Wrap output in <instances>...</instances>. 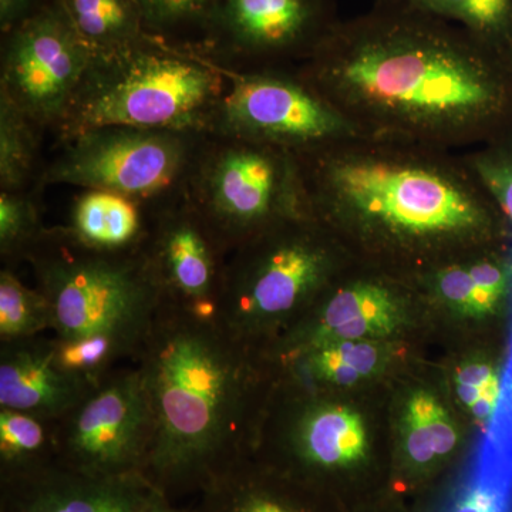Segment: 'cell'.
<instances>
[{"label":"cell","mask_w":512,"mask_h":512,"mask_svg":"<svg viewBox=\"0 0 512 512\" xmlns=\"http://www.w3.org/2000/svg\"><path fill=\"white\" fill-rule=\"evenodd\" d=\"M339 16L335 0H211L194 52L238 72L295 70Z\"/></svg>","instance_id":"cell-9"},{"label":"cell","mask_w":512,"mask_h":512,"mask_svg":"<svg viewBox=\"0 0 512 512\" xmlns=\"http://www.w3.org/2000/svg\"><path fill=\"white\" fill-rule=\"evenodd\" d=\"M148 36L181 49H197L211 0H134Z\"/></svg>","instance_id":"cell-27"},{"label":"cell","mask_w":512,"mask_h":512,"mask_svg":"<svg viewBox=\"0 0 512 512\" xmlns=\"http://www.w3.org/2000/svg\"><path fill=\"white\" fill-rule=\"evenodd\" d=\"M461 156L494 204L512 221V154L493 144Z\"/></svg>","instance_id":"cell-32"},{"label":"cell","mask_w":512,"mask_h":512,"mask_svg":"<svg viewBox=\"0 0 512 512\" xmlns=\"http://www.w3.org/2000/svg\"><path fill=\"white\" fill-rule=\"evenodd\" d=\"M293 156L306 210L332 235L419 251L493 231L497 205L461 154L353 133Z\"/></svg>","instance_id":"cell-3"},{"label":"cell","mask_w":512,"mask_h":512,"mask_svg":"<svg viewBox=\"0 0 512 512\" xmlns=\"http://www.w3.org/2000/svg\"><path fill=\"white\" fill-rule=\"evenodd\" d=\"M402 303L380 279H355L333 289L312 319L282 343L279 355L296 359L333 342L389 336L400 325Z\"/></svg>","instance_id":"cell-15"},{"label":"cell","mask_w":512,"mask_h":512,"mask_svg":"<svg viewBox=\"0 0 512 512\" xmlns=\"http://www.w3.org/2000/svg\"><path fill=\"white\" fill-rule=\"evenodd\" d=\"M194 512H302L249 468L247 458L211 481Z\"/></svg>","instance_id":"cell-21"},{"label":"cell","mask_w":512,"mask_h":512,"mask_svg":"<svg viewBox=\"0 0 512 512\" xmlns=\"http://www.w3.org/2000/svg\"><path fill=\"white\" fill-rule=\"evenodd\" d=\"M55 460L52 421L0 409V477L18 476Z\"/></svg>","instance_id":"cell-22"},{"label":"cell","mask_w":512,"mask_h":512,"mask_svg":"<svg viewBox=\"0 0 512 512\" xmlns=\"http://www.w3.org/2000/svg\"><path fill=\"white\" fill-rule=\"evenodd\" d=\"M477 453L488 463L512 471V349L510 362L501 380L497 412L487 427Z\"/></svg>","instance_id":"cell-34"},{"label":"cell","mask_w":512,"mask_h":512,"mask_svg":"<svg viewBox=\"0 0 512 512\" xmlns=\"http://www.w3.org/2000/svg\"><path fill=\"white\" fill-rule=\"evenodd\" d=\"M64 227L87 247L106 252L133 251L146 239L148 208L117 192L82 190L74 197Z\"/></svg>","instance_id":"cell-18"},{"label":"cell","mask_w":512,"mask_h":512,"mask_svg":"<svg viewBox=\"0 0 512 512\" xmlns=\"http://www.w3.org/2000/svg\"><path fill=\"white\" fill-rule=\"evenodd\" d=\"M26 262L49 302L56 338L104 333L136 355L164 303L143 248L99 251L60 225L46 227Z\"/></svg>","instance_id":"cell-5"},{"label":"cell","mask_w":512,"mask_h":512,"mask_svg":"<svg viewBox=\"0 0 512 512\" xmlns=\"http://www.w3.org/2000/svg\"><path fill=\"white\" fill-rule=\"evenodd\" d=\"M205 134L106 126L60 143L37 184L126 195L147 208L183 197Z\"/></svg>","instance_id":"cell-8"},{"label":"cell","mask_w":512,"mask_h":512,"mask_svg":"<svg viewBox=\"0 0 512 512\" xmlns=\"http://www.w3.org/2000/svg\"><path fill=\"white\" fill-rule=\"evenodd\" d=\"M52 343L57 365L96 386L116 369L117 362L134 357L124 340L104 333L70 339L53 336Z\"/></svg>","instance_id":"cell-28"},{"label":"cell","mask_w":512,"mask_h":512,"mask_svg":"<svg viewBox=\"0 0 512 512\" xmlns=\"http://www.w3.org/2000/svg\"><path fill=\"white\" fill-rule=\"evenodd\" d=\"M453 420L436 397L416 393L404 413V451L414 467H427L457 446Z\"/></svg>","instance_id":"cell-23"},{"label":"cell","mask_w":512,"mask_h":512,"mask_svg":"<svg viewBox=\"0 0 512 512\" xmlns=\"http://www.w3.org/2000/svg\"><path fill=\"white\" fill-rule=\"evenodd\" d=\"M443 512H512V483L468 470Z\"/></svg>","instance_id":"cell-31"},{"label":"cell","mask_w":512,"mask_h":512,"mask_svg":"<svg viewBox=\"0 0 512 512\" xmlns=\"http://www.w3.org/2000/svg\"><path fill=\"white\" fill-rule=\"evenodd\" d=\"M97 386L57 365L52 338L40 335L0 342V409L53 423Z\"/></svg>","instance_id":"cell-16"},{"label":"cell","mask_w":512,"mask_h":512,"mask_svg":"<svg viewBox=\"0 0 512 512\" xmlns=\"http://www.w3.org/2000/svg\"><path fill=\"white\" fill-rule=\"evenodd\" d=\"M52 311L42 292L20 281L12 268L0 271V342L28 339L52 330Z\"/></svg>","instance_id":"cell-26"},{"label":"cell","mask_w":512,"mask_h":512,"mask_svg":"<svg viewBox=\"0 0 512 512\" xmlns=\"http://www.w3.org/2000/svg\"><path fill=\"white\" fill-rule=\"evenodd\" d=\"M456 392L460 402L478 421L490 424L500 403V376L488 363H466L457 370Z\"/></svg>","instance_id":"cell-33"},{"label":"cell","mask_w":512,"mask_h":512,"mask_svg":"<svg viewBox=\"0 0 512 512\" xmlns=\"http://www.w3.org/2000/svg\"><path fill=\"white\" fill-rule=\"evenodd\" d=\"M56 461L96 474H143L153 416L136 366L114 369L86 399L53 421Z\"/></svg>","instance_id":"cell-11"},{"label":"cell","mask_w":512,"mask_h":512,"mask_svg":"<svg viewBox=\"0 0 512 512\" xmlns=\"http://www.w3.org/2000/svg\"><path fill=\"white\" fill-rule=\"evenodd\" d=\"M43 0H0V30L8 32L33 10L42 5Z\"/></svg>","instance_id":"cell-35"},{"label":"cell","mask_w":512,"mask_h":512,"mask_svg":"<svg viewBox=\"0 0 512 512\" xmlns=\"http://www.w3.org/2000/svg\"><path fill=\"white\" fill-rule=\"evenodd\" d=\"M217 67L227 77L228 89L210 133L272 144L291 153L357 133L296 70L238 72Z\"/></svg>","instance_id":"cell-10"},{"label":"cell","mask_w":512,"mask_h":512,"mask_svg":"<svg viewBox=\"0 0 512 512\" xmlns=\"http://www.w3.org/2000/svg\"><path fill=\"white\" fill-rule=\"evenodd\" d=\"M501 53H503L505 59H507V62L510 64L512 69V37L510 40H508L507 43H505V46L503 49H501Z\"/></svg>","instance_id":"cell-37"},{"label":"cell","mask_w":512,"mask_h":512,"mask_svg":"<svg viewBox=\"0 0 512 512\" xmlns=\"http://www.w3.org/2000/svg\"><path fill=\"white\" fill-rule=\"evenodd\" d=\"M146 512H194V510L178 508L174 501L168 500L165 495L161 494L150 504Z\"/></svg>","instance_id":"cell-36"},{"label":"cell","mask_w":512,"mask_h":512,"mask_svg":"<svg viewBox=\"0 0 512 512\" xmlns=\"http://www.w3.org/2000/svg\"><path fill=\"white\" fill-rule=\"evenodd\" d=\"M0 92L42 130H56L79 89L93 55L57 0L2 33Z\"/></svg>","instance_id":"cell-12"},{"label":"cell","mask_w":512,"mask_h":512,"mask_svg":"<svg viewBox=\"0 0 512 512\" xmlns=\"http://www.w3.org/2000/svg\"><path fill=\"white\" fill-rule=\"evenodd\" d=\"M185 197L228 254L279 222L309 215L291 151L224 134H205Z\"/></svg>","instance_id":"cell-7"},{"label":"cell","mask_w":512,"mask_h":512,"mask_svg":"<svg viewBox=\"0 0 512 512\" xmlns=\"http://www.w3.org/2000/svg\"><path fill=\"white\" fill-rule=\"evenodd\" d=\"M39 201L29 190L0 191V259L3 268L26 261L43 234Z\"/></svg>","instance_id":"cell-29"},{"label":"cell","mask_w":512,"mask_h":512,"mask_svg":"<svg viewBox=\"0 0 512 512\" xmlns=\"http://www.w3.org/2000/svg\"><path fill=\"white\" fill-rule=\"evenodd\" d=\"M333 235L311 215L279 222L228 256L215 320L239 342L256 340L308 308L335 269Z\"/></svg>","instance_id":"cell-6"},{"label":"cell","mask_w":512,"mask_h":512,"mask_svg":"<svg viewBox=\"0 0 512 512\" xmlns=\"http://www.w3.org/2000/svg\"><path fill=\"white\" fill-rule=\"evenodd\" d=\"M141 248L164 303L215 319L229 254L185 195L148 208Z\"/></svg>","instance_id":"cell-13"},{"label":"cell","mask_w":512,"mask_h":512,"mask_svg":"<svg viewBox=\"0 0 512 512\" xmlns=\"http://www.w3.org/2000/svg\"><path fill=\"white\" fill-rule=\"evenodd\" d=\"M417 8L463 26L478 39L503 49L512 37V0H409Z\"/></svg>","instance_id":"cell-25"},{"label":"cell","mask_w":512,"mask_h":512,"mask_svg":"<svg viewBox=\"0 0 512 512\" xmlns=\"http://www.w3.org/2000/svg\"><path fill=\"white\" fill-rule=\"evenodd\" d=\"M40 131L8 94L0 92V191L29 190L39 180Z\"/></svg>","instance_id":"cell-20"},{"label":"cell","mask_w":512,"mask_h":512,"mask_svg":"<svg viewBox=\"0 0 512 512\" xmlns=\"http://www.w3.org/2000/svg\"><path fill=\"white\" fill-rule=\"evenodd\" d=\"M295 70L366 136L466 154L498 144L512 119L503 53L409 0L340 19Z\"/></svg>","instance_id":"cell-1"},{"label":"cell","mask_w":512,"mask_h":512,"mask_svg":"<svg viewBox=\"0 0 512 512\" xmlns=\"http://www.w3.org/2000/svg\"><path fill=\"white\" fill-rule=\"evenodd\" d=\"M227 89L207 57L148 36L93 57L55 133L59 143L106 126L210 133Z\"/></svg>","instance_id":"cell-4"},{"label":"cell","mask_w":512,"mask_h":512,"mask_svg":"<svg viewBox=\"0 0 512 512\" xmlns=\"http://www.w3.org/2000/svg\"><path fill=\"white\" fill-rule=\"evenodd\" d=\"M288 417L285 447L306 470L348 467L365 456L366 430L359 414L330 403H303Z\"/></svg>","instance_id":"cell-17"},{"label":"cell","mask_w":512,"mask_h":512,"mask_svg":"<svg viewBox=\"0 0 512 512\" xmlns=\"http://www.w3.org/2000/svg\"><path fill=\"white\" fill-rule=\"evenodd\" d=\"M153 440L143 476L168 500L198 495L258 443L254 348L215 319L163 303L133 357Z\"/></svg>","instance_id":"cell-2"},{"label":"cell","mask_w":512,"mask_h":512,"mask_svg":"<svg viewBox=\"0 0 512 512\" xmlns=\"http://www.w3.org/2000/svg\"><path fill=\"white\" fill-rule=\"evenodd\" d=\"M158 495L143 474L96 476L56 460L2 478V512H146Z\"/></svg>","instance_id":"cell-14"},{"label":"cell","mask_w":512,"mask_h":512,"mask_svg":"<svg viewBox=\"0 0 512 512\" xmlns=\"http://www.w3.org/2000/svg\"><path fill=\"white\" fill-rule=\"evenodd\" d=\"M431 284L448 308L470 318H483L498 308L503 299L487 291L471 274L466 259L434 269Z\"/></svg>","instance_id":"cell-30"},{"label":"cell","mask_w":512,"mask_h":512,"mask_svg":"<svg viewBox=\"0 0 512 512\" xmlns=\"http://www.w3.org/2000/svg\"><path fill=\"white\" fill-rule=\"evenodd\" d=\"M372 340H345L309 350L296 357L299 375L309 382L348 387L372 376L382 355Z\"/></svg>","instance_id":"cell-24"},{"label":"cell","mask_w":512,"mask_h":512,"mask_svg":"<svg viewBox=\"0 0 512 512\" xmlns=\"http://www.w3.org/2000/svg\"><path fill=\"white\" fill-rule=\"evenodd\" d=\"M93 57L113 55L148 37L134 0H57Z\"/></svg>","instance_id":"cell-19"}]
</instances>
